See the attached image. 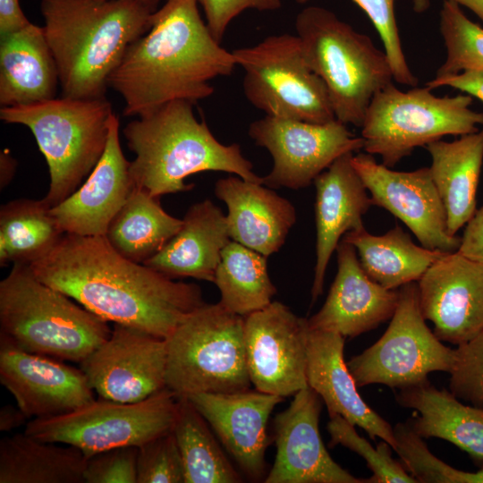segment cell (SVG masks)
<instances>
[{"instance_id": "cell-1", "label": "cell", "mask_w": 483, "mask_h": 483, "mask_svg": "<svg viewBox=\"0 0 483 483\" xmlns=\"http://www.w3.org/2000/svg\"><path fill=\"white\" fill-rule=\"evenodd\" d=\"M30 267L40 281L104 320L164 339L206 303L197 284L124 258L105 235L64 233Z\"/></svg>"}, {"instance_id": "cell-2", "label": "cell", "mask_w": 483, "mask_h": 483, "mask_svg": "<svg viewBox=\"0 0 483 483\" xmlns=\"http://www.w3.org/2000/svg\"><path fill=\"white\" fill-rule=\"evenodd\" d=\"M237 67L202 20L197 0H165L148 30L126 51L109 78L123 114L140 116L173 100L192 104L214 93L210 81Z\"/></svg>"}, {"instance_id": "cell-3", "label": "cell", "mask_w": 483, "mask_h": 483, "mask_svg": "<svg viewBox=\"0 0 483 483\" xmlns=\"http://www.w3.org/2000/svg\"><path fill=\"white\" fill-rule=\"evenodd\" d=\"M154 7L131 0H40L62 96L105 97L129 47L150 28Z\"/></svg>"}, {"instance_id": "cell-4", "label": "cell", "mask_w": 483, "mask_h": 483, "mask_svg": "<svg viewBox=\"0 0 483 483\" xmlns=\"http://www.w3.org/2000/svg\"><path fill=\"white\" fill-rule=\"evenodd\" d=\"M193 105L173 100L123 128L128 148L136 156L130 164L135 186L159 198L191 190L193 183L187 184L185 179L206 171L263 183L240 145L221 143L204 120H197Z\"/></svg>"}, {"instance_id": "cell-5", "label": "cell", "mask_w": 483, "mask_h": 483, "mask_svg": "<svg viewBox=\"0 0 483 483\" xmlns=\"http://www.w3.org/2000/svg\"><path fill=\"white\" fill-rule=\"evenodd\" d=\"M13 264L0 282V343L80 363L111 335L108 322Z\"/></svg>"}, {"instance_id": "cell-6", "label": "cell", "mask_w": 483, "mask_h": 483, "mask_svg": "<svg viewBox=\"0 0 483 483\" xmlns=\"http://www.w3.org/2000/svg\"><path fill=\"white\" fill-rule=\"evenodd\" d=\"M295 30L309 66L326 85L335 119L361 127L374 96L394 81L385 51L322 6L303 8Z\"/></svg>"}, {"instance_id": "cell-7", "label": "cell", "mask_w": 483, "mask_h": 483, "mask_svg": "<svg viewBox=\"0 0 483 483\" xmlns=\"http://www.w3.org/2000/svg\"><path fill=\"white\" fill-rule=\"evenodd\" d=\"M114 112L106 97H55L1 107L0 119L28 127L44 155L50 185L44 199L55 207L87 179L106 147Z\"/></svg>"}, {"instance_id": "cell-8", "label": "cell", "mask_w": 483, "mask_h": 483, "mask_svg": "<svg viewBox=\"0 0 483 483\" xmlns=\"http://www.w3.org/2000/svg\"><path fill=\"white\" fill-rule=\"evenodd\" d=\"M165 340L166 388L178 397L250 389L243 316L204 303Z\"/></svg>"}, {"instance_id": "cell-9", "label": "cell", "mask_w": 483, "mask_h": 483, "mask_svg": "<svg viewBox=\"0 0 483 483\" xmlns=\"http://www.w3.org/2000/svg\"><path fill=\"white\" fill-rule=\"evenodd\" d=\"M472 101L468 94L438 97L428 87L402 91L392 82L367 109L360 127L363 149L392 168L416 148L475 132L483 125V113L470 108Z\"/></svg>"}, {"instance_id": "cell-10", "label": "cell", "mask_w": 483, "mask_h": 483, "mask_svg": "<svg viewBox=\"0 0 483 483\" xmlns=\"http://www.w3.org/2000/svg\"><path fill=\"white\" fill-rule=\"evenodd\" d=\"M247 100L266 115L326 123L335 120L327 89L310 69L297 35L280 34L234 49Z\"/></svg>"}, {"instance_id": "cell-11", "label": "cell", "mask_w": 483, "mask_h": 483, "mask_svg": "<svg viewBox=\"0 0 483 483\" xmlns=\"http://www.w3.org/2000/svg\"><path fill=\"white\" fill-rule=\"evenodd\" d=\"M178 396L163 390L134 403L95 399L67 414L33 419L24 433L38 440L72 445L85 456L113 448L140 446L173 430Z\"/></svg>"}, {"instance_id": "cell-12", "label": "cell", "mask_w": 483, "mask_h": 483, "mask_svg": "<svg viewBox=\"0 0 483 483\" xmlns=\"http://www.w3.org/2000/svg\"><path fill=\"white\" fill-rule=\"evenodd\" d=\"M390 324L370 347L347 361L358 387L373 384L403 389L428 381L436 371L450 373L455 350L442 343L426 324L415 282L400 287Z\"/></svg>"}, {"instance_id": "cell-13", "label": "cell", "mask_w": 483, "mask_h": 483, "mask_svg": "<svg viewBox=\"0 0 483 483\" xmlns=\"http://www.w3.org/2000/svg\"><path fill=\"white\" fill-rule=\"evenodd\" d=\"M248 134L273 157L263 184L274 189L307 187L338 157L364 145L361 137L336 119L313 123L266 115L250 124Z\"/></svg>"}, {"instance_id": "cell-14", "label": "cell", "mask_w": 483, "mask_h": 483, "mask_svg": "<svg viewBox=\"0 0 483 483\" xmlns=\"http://www.w3.org/2000/svg\"><path fill=\"white\" fill-rule=\"evenodd\" d=\"M166 340L114 324L110 336L80 364L97 398L141 402L166 387Z\"/></svg>"}, {"instance_id": "cell-15", "label": "cell", "mask_w": 483, "mask_h": 483, "mask_svg": "<svg viewBox=\"0 0 483 483\" xmlns=\"http://www.w3.org/2000/svg\"><path fill=\"white\" fill-rule=\"evenodd\" d=\"M307 333V319L279 301L244 317L247 367L256 390L284 398L309 386Z\"/></svg>"}, {"instance_id": "cell-16", "label": "cell", "mask_w": 483, "mask_h": 483, "mask_svg": "<svg viewBox=\"0 0 483 483\" xmlns=\"http://www.w3.org/2000/svg\"><path fill=\"white\" fill-rule=\"evenodd\" d=\"M373 202L398 217L427 249L453 252L461 237L447 231L445 206L429 167L410 172L392 170L369 153L352 159Z\"/></svg>"}, {"instance_id": "cell-17", "label": "cell", "mask_w": 483, "mask_h": 483, "mask_svg": "<svg viewBox=\"0 0 483 483\" xmlns=\"http://www.w3.org/2000/svg\"><path fill=\"white\" fill-rule=\"evenodd\" d=\"M418 287L423 317L439 340L459 345L483 330V261L445 252Z\"/></svg>"}, {"instance_id": "cell-18", "label": "cell", "mask_w": 483, "mask_h": 483, "mask_svg": "<svg viewBox=\"0 0 483 483\" xmlns=\"http://www.w3.org/2000/svg\"><path fill=\"white\" fill-rule=\"evenodd\" d=\"M321 397L309 386L274 419L276 454L266 483H367L336 463L322 441Z\"/></svg>"}, {"instance_id": "cell-19", "label": "cell", "mask_w": 483, "mask_h": 483, "mask_svg": "<svg viewBox=\"0 0 483 483\" xmlns=\"http://www.w3.org/2000/svg\"><path fill=\"white\" fill-rule=\"evenodd\" d=\"M0 382L28 419L67 414L96 399L80 368L4 343H0Z\"/></svg>"}, {"instance_id": "cell-20", "label": "cell", "mask_w": 483, "mask_h": 483, "mask_svg": "<svg viewBox=\"0 0 483 483\" xmlns=\"http://www.w3.org/2000/svg\"><path fill=\"white\" fill-rule=\"evenodd\" d=\"M187 398L213 428L242 473L254 481L261 479L269 445L267 421L284 397L247 389L228 394L199 393Z\"/></svg>"}, {"instance_id": "cell-21", "label": "cell", "mask_w": 483, "mask_h": 483, "mask_svg": "<svg viewBox=\"0 0 483 483\" xmlns=\"http://www.w3.org/2000/svg\"><path fill=\"white\" fill-rule=\"evenodd\" d=\"M336 252L337 274L324 305L307 319L308 327L356 337L392 318L399 292L369 278L351 243L341 240Z\"/></svg>"}, {"instance_id": "cell-22", "label": "cell", "mask_w": 483, "mask_h": 483, "mask_svg": "<svg viewBox=\"0 0 483 483\" xmlns=\"http://www.w3.org/2000/svg\"><path fill=\"white\" fill-rule=\"evenodd\" d=\"M119 118L113 114L104 154L85 182L69 197L51 208L64 233L105 235L107 228L136 188L130 164L122 150Z\"/></svg>"}, {"instance_id": "cell-23", "label": "cell", "mask_w": 483, "mask_h": 483, "mask_svg": "<svg viewBox=\"0 0 483 483\" xmlns=\"http://www.w3.org/2000/svg\"><path fill=\"white\" fill-rule=\"evenodd\" d=\"M344 337L331 331L308 327L306 377L308 386L322 399L329 416L338 414L394 451V428L360 397L343 357Z\"/></svg>"}, {"instance_id": "cell-24", "label": "cell", "mask_w": 483, "mask_h": 483, "mask_svg": "<svg viewBox=\"0 0 483 483\" xmlns=\"http://www.w3.org/2000/svg\"><path fill=\"white\" fill-rule=\"evenodd\" d=\"M354 153L338 157L315 180L317 227L316 265L312 302L323 292L324 278L331 256L343 235L364 227L362 216L373 202L353 167Z\"/></svg>"}, {"instance_id": "cell-25", "label": "cell", "mask_w": 483, "mask_h": 483, "mask_svg": "<svg viewBox=\"0 0 483 483\" xmlns=\"http://www.w3.org/2000/svg\"><path fill=\"white\" fill-rule=\"evenodd\" d=\"M215 194L227 206L231 240L267 258L280 250L296 221L292 204L263 183L228 176L216 182Z\"/></svg>"}, {"instance_id": "cell-26", "label": "cell", "mask_w": 483, "mask_h": 483, "mask_svg": "<svg viewBox=\"0 0 483 483\" xmlns=\"http://www.w3.org/2000/svg\"><path fill=\"white\" fill-rule=\"evenodd\" d=\"M231 241L226 216L210 199L191 205L178 233L144 265L172 278L213 282Z\"/></svg>"}, {"instance_id": "cell-27", "label": "cell", "mask_w": 483, "mask_h": 483, "mask_svg": "<svg viewBox=\"0 0 483 483\" xmlns=\"http://www.w3.org/2000/svg\"><path fill=\"white\" fill-rule=\"evenodd\" d=\"M59 74L44 28L30 23L0 35V106L31 105L56 97Z\"/></svg>"}, {"instance_id": "cell-28", "label": "cell", "mask_w": 483, "mask_h": 483, "mask_svg": "<svg viewBox=\"0 0 483 483\" xmlns=\"http://www.w3.org/2000/svg\"><path fill=\"white\" fill-rule=\"evenodd\" d=\"M395 398L402 407L418 412L407 422L420 437L446 440L483 462V409L462 403L429 381L401 389Z\"/></svg>"}, {"instance_id": "cell-29", "label": "cell", "mask_w": 483, "mask_h": 483, "mask_svg": "<svg viewBox=\"0 0 483 483\" xmlns=\"http://www.w3.org/2000/svg\"><path fill=\"white\" fill-rule=\"evenodd\" d=\"M429 167L445 206L447 231L456 235L476 212V195L483 164V128L453 141L428 144Z\"/></svg>"}, {"instance_id": "cell-30", "label": "cell", "mask_w": 483, "mask_h": 483, "mask_svg": "<svg viewBox=\"0 0 483 483\" xmlns=\"http://www.w3.org/2000/svg\"><path fill=\"white\" fill-rule=\"evenodd\" d=\"M342 240L356 249L369 278L389 290L419 281L445 253L416 245L398 225L383 235L371 234L363 227L346 233Z\"/></svg>"}, {"instance_id": "cell-31", "label": "cell", "mask_w": 483, "mask_h": 483, "mask_svg": "<svg viewBox=\"0 0 483 483\" xmlns=\"http://www.w3.org/2000/svg\"><path fill=\"white\" fill-rule=\"evenodd\" d=\"M86 462L77 447L16 433L0 441V483H84Z\"/></svg>"}, {"instance_id": "cell-32", "label": "cell", "mask_w": 483, "mask_h": 483, "mask_svg": "<svg viewBox=\"0 0 483 483\" xmlns=\"http://www.w3.org/2000/svg\"><path fill=\"white\" fill-rule=\"evenodd\" d=\"M182 219L168 214L158 197L135 188L111 221L105 234L124 258L144 264L178 233Z\"/></svg>"}, {"instance_id": "cell-33", "label": "cell", "mask_w": 483, "mask_h": 483, "mask_svg": "<svg viewBox=\"0 0 483 483\" xmlns=\"http://www.w3.org/2000/svg\"><path fill=\"white\" fill-rule=\"evenodd\" d=\"M44 199H17L0 208V265L30 264L64 234Z\"/></svg>"}, {"instance_id": "cell-34", "label": "cell", "mask_w": 483, "mask_h": 483, "mask_svg": "<svg viewBox=\"0 0 483 483\" xmlns=\"http://www.w3.org/2000/svg\"><path fill=\"white\" fill-rule=\"evenodd\" d=\"M214 283L221 294L219 303L243 317L269 305L276 293L267 257L232 240L222 251Z\"/></svg>"}, {"instance_id": "cell-35", "label": "cell", "mask_w": 483, "mask_h": 483, "mask_svg": "<svg viewBox=\"0 0 483 483\" xmlns=\"http://www.w3.org/2000/svg\"><path fill=\"white\" fill-rule=\"evenodd\" d=\"M208 425L187 397H178L173 433L182 460L184 483L242 482Z\"/></svg>"}, {"instance_id": "cell-36", "label": "cell", "mask_w": 483, "mask_h": 483, "mask_svg": "<svg viewBox=\"0 0 483 483\" xmlns=\"http://www.w3.org/2000/svg\"><path fill=\"white\" fill-rule=\"evenodd\" d=\"M439 30L446 57L436 76L463 72H483V27L472 21L458 4L444 0L439 13Z\"/></svg>"}, {"instance_id": "cell-37", "label": "cell", "mask_w": 483, "mask_h": 483, "mask_svg": "<svg viewBox=\"0 0 483 483\" xmlns=\"http://www.w3.org/2000/svg\"><path fill=\"white\" fill-rule=\"evenodd\" d=\"M326 425L330 435L329 446L343 445L360 455L372 471L368 482L376 483H416L399 463L392 458L391 445L382 440L376 447L360 436L355 430V426L338 414L329 416Z\"/></svg>"}, {"instance_id": "cell-38", "label": "cell", "mask_w": 483, "mask_h": 483, "mask_svg": "<svg viewBox=\"0 0 483 483\" xmlns=\"http://www.w3.org/2000/svg\"><path fill=\"white\" fill-rule=\"evenodd\" d=\"M309 0H295L304 4ZM369 17L382 40L393 72L394 80L416 87L418 79L404 55L395 15V0H353Z\"/></svg>"}, {"instance_id": "cell-39", "label": "cell", "mask_w": 483, "mask_h": 483, "mask_svg": "<svg viewBox=\"0 0 483 483\" xmlns=\"http://www.w3.org/2000/svg\"><path fill=\"white\" fill-rule=\"evenodd\" d=\"M137 483H184L182 460L173 430L138 447Z\"/></svg>"}, {"instance_id": "cell-40", "label": "cell", "mask_w": 483, "mask_h": 483, "mask_svg": "<svg viewBox=\"0 0 483 483\" xmlns=\"http://www.w3.org/2000/svg\"><path fill=\"white\" fill-rule=\"evenodd\" d=\"M454 350L450 392L465 403L483 409V330Z\"/></svg>"}, {"instance_id": "cell-41", "label": "cell", "mask_w": 483, "mask_h": 483, "mask_svg": "<svg viewBox=\"0 0 483 483\" xmlns=\"http://www.w3.org/2000/svg\"><path fill=\"white\" fill-rule=\"evenodd\" d=\"M137 446H123L87 459L84 483H137Z\"/></svg>"}, {"instance_id": "cell-42", "label": "cell", "mask_w": 483, "mask_h": 483, "mask_svg": "<svg viewBox=\"0 0 483 483\" xmlns=\"http://www.w3.org/2000/svg\"><path fill=\"white\" fill-rule=\"evenodd\" d=\"M206 23L216 40L221 42L229 24L247 10L273 12L281 8L282 0H197Z\"/></svg>"}, {"instance_id": "cell-43", "label": "cell", "mask_w": 483, "mask_h": 483, "mask_svg": "<svg viewBox=\"0 0 483 483\" xmlns=\"http://www.w3.org/2000/svg\"><path fill=\"white\" fill-rule=\"evenodd\" d=\"M426 87L430 89L451 87L483 102L482 72L470 71L453 75L435 76L434 79L426 82Z\"/></svg>"}, {"instance_id": "cell-44", "label": "cell", "mask_w": 483, "mask_h": 483, "mask_svg": "<svg viewBox=\"0 0 483 483\" xmlns=\"http://www.w3.org/2000/svg\"><path fill=\"white\" fill-rule=\"evenodd\" d=\"M458 251L470 258L483 261V207L476 210L465 225Z\"/></svg>"}, {"instance_id": "cell-45", "label": "cell", "mask_w": 483, "mask_h": 483, "mask_svg": "<svg viewBox=\"0 0 483 483\" xmlns=\"http://www.w3.org/2000/svg\"><path fill=\"white\" fill-rule=\"evenodd\" d=\"M30 23L19 0H0V35L17 30Z\"/></svg>"}, {"instance_id": "cell-46", "label": "cell", "mask_w": 483, "mask_h": 483, "mask_svg": "<svg viewBox=\"0 0 483 483\" xmlns=\"http://www.w3.org/2000/svg\"><path fill=\"white\" fill-rule=\"evenodd\" d=\"M28 418L17 406L4 405L0 409V430L11 431L22 424L27 423Z\"/></svg>"}, {"instance_id": "cell-47", "label": "cell", "mask_w": 483, "mask_h": 483, "mask_svg": "<svg viewBox=\"0 0 483 483\" xmlns=\"http://www.w3.org/2000/svg\"><path fill=\"white\" fill-rule=\"evenodd\" d=\"M17 161L7 150L0 154V187L1 190L9 185L16 172Z\"/></svg>"}, {"instance_id": "cell-48", "label": "cell", "mask_w": 483, "mask_h": 483, "mask_svg": "<svg viewBox=\"0 0 483 483\" xmlns=\"http://www.w3.org/2000/svg\"><path fill=\"white\" fill-rule=\"evenodd\" d=\"M458 4L471 11L483 23V0H446Z\"/></svg>"}, {"instance_id": "cell-49", "label": "cell", "mask_w": 483, "mask_h": 483, "mask_svg": "<svg viewBox=\"0 0 483 483\" xmlns=\"http://www.w3.org/2000/svg\"><path fill=\"white\" fill-rule=\"evenodd\" d=\"M412 9L417 13H423L430 7V0H411Z\"/></svg>"}, {"instance_id": "cell-50", "label": "cell", "mask_w": 483, "mask_h": 483, "mask_svg": "<svg viewBox=\"0 0 483 483\" xmlns=\"http://www.w3.org/2000/svg\"><path fill=\"white\" fill-rule=\"evenodd\" d=\"M131 1H137V2H141V3H145V4H151V5H156V4L159 1V0H131Z\"/></svg>"}]
</instances>
